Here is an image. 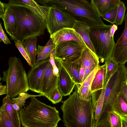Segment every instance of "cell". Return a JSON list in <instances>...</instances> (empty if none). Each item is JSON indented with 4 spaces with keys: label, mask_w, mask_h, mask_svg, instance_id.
Returning <instances> with one entry per match:
<instances>
[{
    "label": "cell",
    "mask_w": 127,
    "mask_h": 127,
    "mask_svg": "<svg viewBox=\"0 0 127 127\" xmlns=\"http://www.w3.org/2000/svg\"><path fill=\"white\" fill-rule=\"evenodd\" d=\"M5 5L12 10L17 20V32L12 39L22 42L29 37L44 34L46 17L38 10L21 3L9 2Z\"/></svg>",
    "instance_id": "6da1fadb"
},
{
    "label": "cell",
    "mask_w": 127,
    "mask_h": 127,
    "mask_svg": "<svg viewBox=\"0 0 127 127\" xmlns=\"http://www.w3.org/2000/svg\"><path fill=\"white\" fill-rule=\"evenodd\" d=\"M61 109L63 112L64 125L66 127H94L93 104L92 99H84L77 91L62 101Z\"/></svg>",
    "instance_id": "7a4b0ae2"
},
{
    "label": "cell",
    "mask_w": 127,
    "mask_h": 127,
    "mask_svg": "<svg viewBox=\"0 0 127 127\" xmlns=\"http://www.w3.org/2000/svg\"><path fill=\"white\" fill-rule=\"evenodd\" d=\"M31 97L29 104L19 112L20 119L24 127H57L61 120L58 110L38 100Z\"/></svg>",
    "instance_id": "3957f363"
},
{
    "label": "cell",
    "mask_w": 127,
    "mask_h": 127,
    "mask_svg": "<svg viewBox=\"0 0 127 127\" xmlns=\"http://www.w3.org/2000/svg\"><path fill=\"white\" fill-rule=\"evenodd\" d=\"M53 5L85 22L90 28L106 25L88 0H52L48 6Z\"/></svg>",
    "instance_id": "277c9868"
},
{
    "label": "cell",
    "mask_w": 127,
    "mask_h": 127,
    "mask_svg": "<svg viewBox=\"0 0 127 127\" xmlns=\"http://www.w3.org/2000/svg\"><path fill=\"white\" fill-rule=\"evenodd\" d=\"M8 68L3 72L2 81L6 82V95L11 98L29 90L27 75L20 59L11 57L8 60Z\"/></svg>",
    "instance_id": "5b68a950"
},
{
    "label": "cell",
    "mask_w": 127,
    "mask_h": 127,
    "mask_svg": "<svg viewBox=\"0 0 127 127\" xmlns=\"http://www.w3.org/2000/svg\"><path fill=\"white\" fill-rule=\"evenodd\" d=\"M112 25L90 28V37L95 53L102 62L111 56L115 43L111 36L110 29Z\"/></svg>",
    "instance_id": "8992f818"
},
{
    "label": "cell",
    "mask_w": 127,
    "mask_h": 127,
    "mask_svg": "<svg viewBox=\"0 0 127 127\" xmlns=\"http://www.w3.org/2000/svg\"><path fill=\"white\" fill-rule=\"evenodd\" d=\"M127 83V68L124 64H119L105 86L104 99L100 118L103 114H107L116 96L124 86Z\"/></svg>",
    "instance_id": "52a82bcc"
},
{
    "label": "cell",
    "mask_w": 127,
    "mask_h": 127,
    "mask_svg": "<svg viewBox=\"0 0 127 127\" xmlns=\"http://www.w3.org/2000/svg\"><path fill=\"white\" fill-rule=\"evenodd\" d=\"M75 19L55 6L50 7L46 18V29L51 35L65 28H73Z\"/></svg>",
    "instance_id": "ba28073f"
},
{
    "label": "cell",
    "mask_w": 127,
    "mask_h": 127,
    "mask_svg": "<svg viewBox=\"0 0 127 127\" xmlns=\"http://www.w3.org/2000/svg\"><path fill=\"white\" fill-rule=\"evenodd\" d=\"M84 48L74 40L63 42L56 46L54 57L63 61L75 62L79 60Z\"/></svg>",
    "instance_id": "9c48e42d"
},
{
    "label": "cell",
    "mask_w": 127,
    "mask_h": 127,
    "mask_svg": "<svg viewBox=\"0 0 127 127\" xmlns=\"http://www.w3.org/2000/svg\"><path fill=\"white\" fill-rule=\"evenodd\" d=\"M49 58L32 64L30 69L27 75L30 90L41 94L42 80L45 71L50 63Z\"/></svg>",
    "instance_id": "30bf717a"
},
{
    "label": "cell",
    "mask_w": 127,
    "mask_h": 127,
    "mask_svg": "<svg viewBox=\"0 0 127 127\" xmlns=\"http://www.w3.org/2000/svg\"><path fill=\"white\" fill-rule=\"evenodd\" d=\"M124 19L123 32L115 43L111 56L118 64H124L127 62V12Z\"/></svg>",
    "instance_id": "8fae6325"
},
{
    "label": "cell",
    "mask_w": 127,
    "mask_h": 127,
    "mask_svg": "<svg viewBox=\"0 0 127 127\" xmlns=\"http://www.w3.org/2000/svg\"><path fill=\"white\" fill-rule=\"evenodd\" d=\"M50 38L56 46L63 42L72 40L77 42L84 48L87 47L81 37L72 28H63L50 35Z\"/></svg>",
    "instance_id": "7c38bea8"
},
{
    "label": "cell",
    "mask_w": 127,
    "mask_h": 127,
    "mask_svg": "<svg viewBox=\"0 0 127 127\" xmlns=\"http://www.w3.org/2000/svg\"><path fill=\"white\" fill-rule=\"evenodd\" d=\"M79 61L81 65L85 69L83 81L91 72L99 65V59L95 53L86 47L84 49Z\"/></svg>",
    "instance_id": "4fadbf2b"
},
{
    "label": "cell",
    "mask_w": 127,
    "mask_h": 127,
    "mask_svg": "<svg viewBox=\"0 0 127 127\" xmlns=\"http://www.w3.org/2000/svg\"><path fill=\"white\" fill-rule=\"evenodd\" d=\"M76 83L62 66L60 70L57 82V87L63 96L70 95Z\"/></svg>",
    "instance_id": "5bb4252c"
},
{
    "label": "cell",
    "mask_w": 127,
    "mask_h": 127,
    "mask_svg": "<svg viewBox=\"0 0 127 127\" xmlns=\"http://www.w3.org/2000/svg\"><path fill=\"white\" fill-rule=\"evenodd\" d=\"M58 77L54 73L52 66L50 63L46 69L42 78L41 94L44 96L57 87Z\"/></svg>",
    "instance_id": "9a60e30c"
},
{
    "label": "cell",
    "mask_w": 127,
    "mask_h": 127,
    "mask_svg": "<svg viewBox=\"0 0 127 127\" xmlns=\"http://www.w3.org/2000/svg\"><path fill=\"white\" fill-rule=\"evenodd\" d=\"M5 11L1 18L7 32L12 38L15 34L17 29V23L14 13L9 7L6 6Z\"/></svg>",
    "instance_id": "2e32d148"
},
{
    "label": "cell",
    "mask_w": 127,
    "mask_h": 127,
    "mask_svg": "<svg viewBox=\"0 0 127 127\" xmlns=\"http://www.w3.org/2000/svg\"><path fill=\"white\" fill-rule=\"evenodd\" d=\"M99 66L96 67L81 84L76 85L78 92L80 96L84 99L90 100L92 99L93 93L91 90V85Z\"/></svg>",
    "instance_id": "e0dca14e"
},
{
    "label": "cell",
    "mask_w": 127,
    "mask_h": 127,
    "mask_svg": "<svg viewBox=\"0 0 127 127\" xmlns=\"http://www.w3.org/2000/svg\"><path fill=\"white\" fill-rule=\"evenodd\" d=\"M82 38L87 47L95 53L90 37V28L85 22L76 20L73 28Z\"/></svg>",
    "instance_id": "ac0fdd59"
},
{
    "label": "cell",
    "mask_w": 127,
    "mask_h": 127,
    "mask_svg": "<svg viewBox=\"0 0 127 127\" xmlns=\"http://www.w3.org/2000/svg\"><path fill=\"white\" fill-rule=\"evenodd\" d=\"M106 71V64L99 66L92 83L91 89L93 93L103 89Z\"/></svg>",
    "instance_id": "d6986e66"
},
{
    "label": "cell",
    "mask_w": 127,
    "mask_h": 127,
    "mask_svg": "<svg viewBox=\"0 0 127 127\" xmlns=\"http://www.w3.org/2000/svg\"><path fill=\"white\" fill-rule=\"evenodd\" d=\"M79 60L74 63L59 60L61 66L66 71L76 85L80 84L79 72L81 65Z\"/></svg>",
    "instance_id": "ffe728a7"
},
{
    "label": "cell",
    "mask_w": 127,
    "mask_h": 127,
    "mask_svg": "<svg viewBox=\"0 0 127 127\" xmlns=\"http://www.w3.org/2000/svg\"><path fill=\"white\" fill-rule=\"evenodd\" d=\"M1 106L5 110L11 118L15 127H21L19 112H17L12 105L13 101L9 96L6 95L3 98Z\"/></svg>",
    "instance_id": "44dd1931"
},
{
    "label": "cell",
    "mask_w": 127,
    "mask_h": 127,
    "mask_svg": "<svg viewBox=\"0 0 127 127\" xmlns=\"http://www.w3.org/2000/svg\"><path fill=\"white\" fill-rule=\"evenodd\" d=\"M91 1L93 7L101 17L118 5L112 0H91Z\"/></svg>",
    "instance_id": "7402d4cb"
},
{
    "label": "cell",
    "mask_w": 127,
    "mask_h": 127,
    "mask_svg": "<svg viewBox=\"0 0 127 127\" xmlns=\"http://www.w3.org/2000/svg\"><path fill=\"white\" fill-rule=\"evenodd\" d=\"M56 47V45L50 38L45 46L38 45L37 47V56L35 63L49 58L51 54L55 49Z\"/></svg>",
    "instance_id": "603a6c76"
},
{
    "label": "cell",
    "mask_w": 127,
    "mask_h": 127,
    "mask_svg": "<svg viewBox=\"0 0 127 127\" xmlns=\"http://www.w3.org/2000/svg\"><path fill=\"white\" fill-rule=\"evenodd\" d=\"M38 36H35L29 37L22 42L29 55L32 64L35 63L36 57L38 54L36 44Z\"/></svg>",
    "instance_id": "cb8c5ba5"
},
{
    "label": "cell",
    "mask_w": 127,
    "mask_h": 127,
    "mask_svg": "<svg viewBox=\"0 0 127 127\" xmlns=\"http://www.w3.org/2000/svg\"><path fill=\"white\" fill-rule=\"evenodd\" d=\"M105 87L101 90V93L96 100L92 98L93 104L94 119L95 121V127L99 121L104 101Z\"/></svg>",
    "instance_id": "d4e9b609"
},
{
    "label": "cell",
    "mask_w": 127,
    "mask_h": 127,
    "mask_svg": "<svg viewBox=\"0 0 127 127\" xmlns=\"http://www.w3.org/2000/svg\"><path fill=\"white\" fill-rule=\"evenodd\" d=\"M110 109L120 116H127V104L119 94L115 99Z\"/></svg>",
    "instance_id": "484cf974"
},
{
    "label": "cell",
    "mask_w": 127,
    "mask_h": 127,
    "mask_svg": "<svg viewBox=\"0 0 127 127\" xmlns=\"http://www.w3.org/2000/svg\"><path fill=\"white\" fill-rule=\"evenodd\" d=\"M106 64V71L104 83V87L110 77L118 67L119 64L112 58L109 57L105 62Z\"/></svg>",
    "instance_id": "4316f807"
},
{
    "label": "cell",
    "mask_w": 127,
    "mask_h": 127,
    "mask_svg": "<svg viewBox=\"0 0 127 127\" xmlns=\"http://www.w3.org/2000/svg\"><path fill=\"white\" fill-rule=\"evenodd\" d=\"M108 121L110 127H121L120 116L112 110L108 111L105 118Z\"/></svg>",
    "instance_id": "83f0119b"
},
{
    "label": "cell",
    "mask_w": 127,
    "mask_h": 127,
    "mask_svg": "<svg viewBox=\"0 0 127 127\" xmlns=\"http://www.w3.org/2000/svg\"><path fill=\"white\" fill-rule=\"evenodd\" d=\"M0 127H15L9 116L4 108H0Z\"/></svg>",
    "instance_id": "f1b7e54d"
},
{
    "label": "cell",
    "mask_w": 127,
    "mask_h": 127,
    "mask_svg": "<svg viewBox=\"0 0 127 127\" xmlns=\"http://www.w3.org/2000/svg\"><path fill=\"white\" fill-rule=\"evenodd\" d=\"M44 95L42 94H40L38 95H33L25 92H23L20 94L17 97L12 98L11 99L19 106L21 110L22 109L23 106H24L25 103L26 102V100L27 99L32 97H40Z\"/></svg>",
    "instance_id": "f546056e"
},
{
    "label": "cell",
    "mask_w": 127,
    "mask_h": 127,
    "mask_svg": "<svg viewBox=\"0 0 127 127\" xmlns=\"http://www.w3.org/2000/svg\"><path fill=\"white\" fill-rule=\"evenodd\" d=\"M63 96L57 87L44 96L55 104L61 101Z\"/></svg>",
    "instance_id": "4dcf8cb0"
},
{
    "label": "cell",
    "mask_w": 127,
    "mask_h": 127,
    "mask_svg": "<svg viewBox=\"0 0 127 127\" xmlns=\"http://www.w3.org/2000/svg\"><path fill=\"white\" fill-rule=\"evenodd\" d=\"M24 4L32 7L38 10L44 16L47 15L49 7L39 5L34 0H21Z\"/></svg>",
    "instance_id": "1f68e13d"
},
{
    "label": "cell",
    "mask_w": 127,
    "mask_h": 127,
    "mask_svg": "<svg viewBox=\"0 0 127 127\" xmlns=\"http://www.w3.org/2000/svg\"><path fill=\"white\" fill-rule=\"evenodd\" d=\"M118 9L115 23L117 25H121L124 21L126 8L124 3L121 1L118 5Z\"/></svg>",
    "instance_id": "d6a6232c"
},
{
    "label": "cell",
    "mask_w": 127,
    "mask_h": 127,
    "mask_svg": "<svg viewBox=\"0 0 127 127\" xmlns=\"http://www.w3.org/2000/svg\"><path fill=\"white\" fill-rule=\"evenodd\" d=\"M15 46L27 61L28 64L31 67L32 66L29 55L23 42L19 40H14Z\"/></svg>",
    "instance_id": "836d02e7"
},
{
    "label": "cell",
    "mask_w": 127,
    "mask_h": 127,
    "mask_svg": "<svg viewBox=\"0 0 127 127\" xmlns=\"http://www.w3.org/2000/svg\"><path fill=\"white\" fill-rule=\"evenodd\" d=\"M118 5L109 11L102 17L105 20L113 24L115 23L118 9Z\"/></svg>",
    "instance_id": "e575fe53"
},
{
    "label": "cell",
    "mask_w": 127,
    "mask_h": 127,
    "mask_svg": "<svg viewBox=\"0 0 127 127\" xmlns=\"http://www.w3.org/2000/svg\"><path fill=\"white\" fill-rule=\"evenodd\" d=\"M0 42L2 41L6 45L11 44L10 40L3 29L1 23L0 24Z\"/></svg>",
    "instance_id": "d590c367"
},
{
    "label": "cell",
    "mask_w": 127,
    "mask_h": 127,
    "mask_svg": "<svg viewBox=\"0 0 127 127\" xmlns=\"http://www.w3.org/2000/svg\"><path fill=\"white\" fill-rule=\"evenodd\" d=\"M119 94L122 96L127 104V83L123 87Z\"/></svg>",
    "instance_id": "8d00e7d4"
},
{
    "label": "cell",
    "mask_w": 127,
    "mask_h": 127,
    "mask_svg": "<svg viewBox=\"0 0 127 127\" xmlns=\"http://www.w3.org/2000/svg\"><path fill=\"white\" fill-rule=\"evenodd\" d=\"M85 72V69L84 67L83 66L81 65V67L79 72V78L80 82V84L83 82Z\"/></svg>",
    "instance_id": "74e56055"
},
{
    "label": "cell",
    "mask_w": 127,
    "mask_h": 127,
    "mask_svg": "<svg viewBox=\"0 0 127 127\" xmlns=\"http://www.w3.org/2000/svg\"><path fill=\"white\" fill-rule=\"evenodd\" d=\"M5 10V3L0 1V18H2L4 14Z\"/></svg>",
    "instance_id": "f35d334b"
},
{
    "label": "cell",
    "mask_w": 127,
    "mask_h": 127,
    "mask_svg": "<svg viewBox=\"0 0 127 127\" xmlns=\"http://www.w3.org/2000/svg\"><path fill=\"white\" fill-rule=\"evenodd\" d=\"M37 3H39L44 6L48 7V5L52 0H34Z\"/></svg>",
    "instance_id": "ab89813d"
},
{
    "label": "cell",
    "mask_w": 127,
    "mask_h": 127,
    "mask_svg": "<svg viewBox=\"0 0 127 127\" xmlns=\"http://www.w3.org/2000/svg\"><path fill=\"white\" fill-rule=\"evenodd\" d=\"M7 92V87L6 85H3L0 83V95L6 94Z\"/></svg>",
    "instance_id": "60d3db41"
},
{
    "label": "cell",
    "mask_w": 127,
    "mask_h": 127,
    "mask_svg": "<svg viewBox=\"0 0 127 127\" xmlns=\"http://www.w3.org/2000/svg\"><path fill=\"white\" fill-rule=\"evenodd\" d=\"M120 116L121 120V127H127V116Z\"/></svg>",
    "instance_id": "b9f144b4"
},
{
    "label": "cell",
    "mask_w": 127,
    "mask_h": 127,
    "mask_svg": "<svg viewBox=\"0 0 127 127\" xmlns=\"http://www.w3.org/2000/svg\"><path fill=\"white\" fill-rule=\"evenodd\" d=\"M118 29V27L116 25H112L110 29V34L111 36L114 37V35L115 31Z\"/></svg>",
    "instance_id": "7bdbcfd3"
},
{
    "label": "cell",
    "mask_w": 127,
    "mask_h": 127,
    "mask_svg": "<svg viewBox=\"0 0 127 127\" xmlns=\"http://www.w3.org/2000/svg\"><path fill=\"white\" fill-rule=\"evenodd\" d=\"M12 105L14 109L17 112H19L20 109L19 106L13 101L12 103Z\"/></svg>",
    "instance_id": "ee69618b"
},
{
    "label": "cell",
    "mask_w": 127,
    "mask_h": 127,
    "mask_svg": "<svg viewBox=\"0 0 127 127\" xmlns=\"http://www.w3.org/2000/svg\"><path fill=\"white\" fill-rule=\"evenodd\" d=\"M112 0L114 3L118 5L121 2L120 0Z\"/></svg>",
    "instance_id": "f6af8a7d"
},
{
    "label": "cell",
    "mask_w": 127,
    "mask_h": 127,
    "mask_svg": "<svg viewBox=\"0 0 127 127\" xmlns=\"http://www.w3.org/2000/svg\"></svg>",
    "instance_id": "bcb514c9"
}]
</instances>
